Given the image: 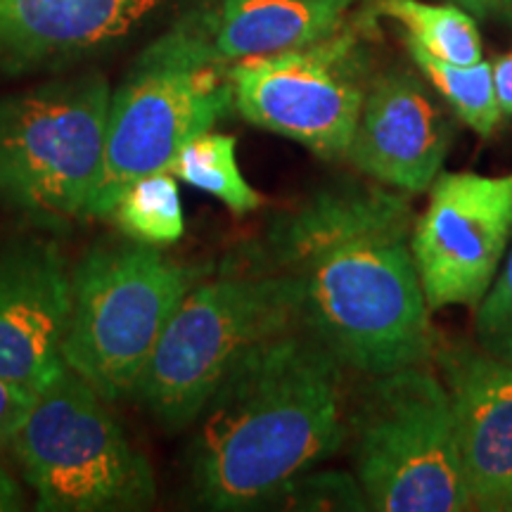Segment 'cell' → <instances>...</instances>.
I'll return each mask as SVG.
<instances>
[{"label":"cell","mask_w":512,"mask_h":512,"mask_svg":"<svg viewBox=\"0 0 512 512\" xmlns=\"http://www.w3.org/2000/svg\"><path fill=\"white\" fill-rule=\"evenodd\" d=\"M202 273L133 240L88 252L72 273L64 366L110 403L131 396L171 316Z\"/></svg>","instance_id":"obj_7"},{"label":"cell","mask_w":512,"mask_h":512,"mask_svg":"<svg viewBox=\"0 0 512 512\" xmlns=\"http://www.w3.org/2000/svg\"><path fill=\"white\" fill-rule=\"evenodd\" d=\"M347 441L370 510H475L448 389L425 366L370 377L347 411Z\"/></svg>","instance_id":"obj_4"},{"label":"cell","mask_w":512,"mask_h":512,"mask_svg":"<svg viewBox=\"0 0 512 512\" xmlns=\"http://www.w3.org/2000/svg\"><path fill=\"white\" fill-rule=\"evenodd\" d=\"M112 86L100 72L0 98V207L41 228L88 219Z\"/></svg>","instance_id":"obj_6"},{"label":"cell","mask_w":512,"mask_h":512,"mask_svg":"<svg viewBox=\"0 0 512 512\" xmlns=\"http://www.w3.org/2000/svg\"><path fill=\"white\" fill-rule=\"evenodd\" d=\"M411 204L380 185H337L273 221L261 261L290 273L302 318L344 368L425 366L430 306L411 249Z\"/></svg>","instance_id":"obj_1"},{"label":"cell","mask_w":512,"mask_h":512,"mask_svg":"<svg viewBox=\"0 0 512 512\" xmlns=\"http://www.w3.org/2000/svg\"><path fill=\"white\" fill-rule=\"evenodd\" d=\"M441 363L472 505L512 510V366L484 351H451Z\"/></svg>","instance_id":"obj_14"},{"label":"cell","mask_w":512,"mask_h":512,"mask_svg":"<svg viewBox=\"0 0 512 512\" xmlns=\"http://www.w3.org/2000/svg\"><path fill=\"white\" fill-rule=\"evenodd\" d=\"M408 50L420 72L427 76V81L437 88L465 126H470L479 136H491L496 131L503 112L496 98L494 69L489 62L479 60L470 67H460V64L444 62L425 53L413 43H408Z\"/></svg>","instance_id":"obj_19"},{"label":"cell","mask_w":512,"mask_h":512,"mask_svg":"<svg viewBox=\"0 0 512 512\" xmlns=\"http://www.w3.org/2000/svg\"><path fill=\"white\" fill-rule=\"evenodd\" d=\"M451 145V128L418 79L382 74L366 91L347 157L363 176L403 192L430 190Z\"/></svg>","instance_id":"obj_12"},{"label":"cell","mask_w":512,"mask_h":512,"mask_svg":"<svg viewBox=\"0 0 512 512\" xmlns=\"http://www.w3.org/2000/svg\"><path fill=\"white\" fill-rule=\"evenodd\" d=\"M278 498H285L302 510H370L356 477L325 472V475H304L294 482Z\"/></svg>","instance_id":"obj_21"},{"label":"cell","mask_w":512,"mask_h":512,"mask_svg":"<svg viewBox=\"0 0 512 512\" xmlns=\"http://www.w3.org/2000/svg\"><path fill=\"white\" fill-rule=\"evenodd\" d=\"M299 328V283L266 261L200 280L171 316L133 396L166 430H185L242 358Z\"/></svg>","instance_id":"obj_3"},{"label":"cell","mask_w":512,"mask_h":512,"mask_svg":"<svg viewBox=\"0 0 512 512\" xmlns=\"http://www.w3.org/2000/svg\"><path fill=\"white\" fill-rule=\"evenodd\" d=\"M235 147L233 136L204 131L178 150L169 171L178 181L207 192L235 214H249L261 207L264 197L242 176Z\"/></svg>","instance_id":"obj_17"},{"label":"cell","mask_w":512,"mask_h":512,"mask_svg":"<svg viewBox=\"0 0 512 512\" xmlns=\"http://www.w3.org/2000/svg\"><path fill=\"white\" fill-rule=\"evenodd\" d=\"M110 219L128 240L143 245H174L185 233L178 178L171 171L133 181L114 202Z\"/></svg>","instance_id":"obj_18"},{"label":"cell","mask_w":512,"mask_h":512,"mask_svg":"<svg viewBox=\"0 0 512 512\" xmlns=\"http://www.w3.org/2000/svg\"><path fill=\"white\" fill-rule=\"evenodd\" d=\"M475 332L484 354L512 366V249L494 285L477 306Z\"/></svg>","instance_id":"obj_20"},{"label":"cell","mask_w":512,"mask_h":512,"mask_svg":"<svg viewBox=\"0 0 512 512\" xmlns=\"http://www.w3.org/2000/svg\"><path fill=\"white\" fill-rule=\"evenodd\" d=\"M375 12L406 29L413 43L439 60L470 67L482 60V36L475 17L458 5H432L425 0H375Z\"/></svg>","instance_id":"obj_16"},{"label":"cell","mask_w":512,"mask_h":512,"mask_svg":"<svg viewBox=\"0 0 512 512\" xmlns=\"http://www.w3.org/2000/svg\"><path fill=\"white\" fill-rule=\"evenodd\" d=\"M349 5L354 0H219L185 15L169 31L192 55L228 67L335 34Z\"/></svg>","instance_id":"obj_15"},{"label":"cell","mask_w":512,"mask_h":512,"mask_svg":"<svg viewBox=\"0 0 512 512\" xmlns=\"http://www.w3.org/2000/svg\"><path fill=\"white\" fill-rule=\"evenodd\" d=\"M72 275L55 242L0 245V380L38 392L64 366Z\"/></svg>","instance_id":"obj_11"},{"label":"cell","mask_w":512,"mask_h":512,"mask_svg":"<svg viewBox=\"0 0 512 512\" xmlns=\"http://www.w3.org/2000/svg\"><path fill=\"white\" fill-rule=\"evenodd\" d=\"M235 110L249 124L316 152L342 157L354 138L366 86L354 29L309 46L228 64Z\"/></svg>","instance_id":"obj_9"},{"label":"cell","mask_w":512,"mask_h":512,"mask_svg":"<svg viewBox=\"0 0 512 512\" xmlns=\"http://www.w3.org/2000/svg\"><path fill=\"white\" fill-rule=\"evenodd\" d=\"M512 240V174H439L411 233L430 311L477 309Z\"/></svg>","instance_id":"obj_10"},{"label":"cell","mask_w":512,"mask_h":512,"mask_svg":"<svg viewBox=\"0 0 512 512\" xmlns=\"http://www.w3.org/2000/svg\"><path fill=\"white\" fill-rule=\"evenodd\" d=\"M491 69H494V86L501 112L512 117V50H508V53L501 57H496Z\"/></svg>","instance_id":"obj_23"},{"label":"cell","mask_w":512,"mask_h":512,"mask_svg":"<svg viewBox=\"0 0 512 512\" xmlns=\"http://www.w3.org/2000/svg\"><path fill=\"white\" fill-rule=\"evenodd\" d=\"M34 392H27L24 387H17L8 380H0V451L10 448L24 415H27Z\"/></svg>","instance_id":"obj_22"},{"label":"cell","mask_w":512,"mask_h":512,"mask_svg":"<svg viewBox=\"0 0 512 512\" xmlns=\"http://www.w3.org/2000/svg\"><path fill=\"white\" fill-rule=\"evenodd\" d=\"M347 408L344 366L311 330L261 344L192 422V494L221 512L275 501L347 444Z\"/></svg>","instance_id":"obj_2"},{"label":"cell","mask_w":512,"mask_h":512,"mask_svg":"<svg viewBox=\"0 0 512 512\" xmlns=\"http://www.w3.org/2000/svg\"><path fill=\"white\" fill-rule=\"evenodd\" d=\"M27 496H24L22 484L12 477L10 470L0 465V512H17L24 510Z\"/></svg>","instance_id":"obj_24"},{"label":"cell","mask_w":512,"mask_h":512,"mask_svg":"<svg viewBox=\"0 0 512 512\" xmlns=\"http://www.w3.org/2000/svg\"><path fill=\"white\" fill-rule=\"evenodd\" d=\"M112 403L62 366L38 389L10 451L41 512L145 510L157 501L150 460Z\"/></svg>","instance_id":"obj_5"},{"label":"cell","mask_w":512,"mask_h":512,"mask_svg":"<svg viewBox=\"0 0 512 512\" xmlns=\"http://www.w3.org/2000/svg\"><path fill=\"white\" fill-rule=\"evenodd\" d=\"M451 3L458 5V8H463L465 12H470V15L484 17L489 15V10H494L501 0H451Z\"/></svg>","instance_id":"obj_25"},{"label":"cell","mask_w":512,"mask_h":512,"mask_svg":"<svg viewBox=\"0 0 512 512\" xmlns=\"http://www.w3.org/2000/svg\"><path fill=\"white\" fill-rule=\"evenodd\" d=\"M169 0H0V76L95 55L150 22Z\"/></svg>","instance_id":"obj_13"},{"label":"cell","mask_w":512,"mask_h":512,"mask_svg":"<svg viewBox=\"0 0 512 512\" xmlns=\"http://www.w3.org/2000/svg\"><path fill=\"white\" fill-rule=\"evenodd\" d=\"M230 107L235 102L226 64L200 60L169 31L159 36L112 91L105 159L88 219H110L128 185L169 171L178 150L211 131Z\"/></svg>","instance_id":"obj_8"}]
</instances>
